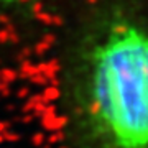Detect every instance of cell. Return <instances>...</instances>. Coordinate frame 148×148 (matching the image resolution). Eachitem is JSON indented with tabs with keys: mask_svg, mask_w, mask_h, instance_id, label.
Returning a JSON list of instances; mask_svg holds the SVG:
<instances>
[{
	"mask_svg": "<svg viewBox=\"0 0 148 148\" xmlns=\"http://www.w3.org/2000/svg\"><path fill=\"white\" fill-rule=\"evenodd\" d=\"M73 148H148V10L114 0L86 16L61 63Z\"/></svg>",
	"mask_w": 148,
	"mask_h": 148,
	"instance_id": "cell-1",
	"label": "cell"
},
{
	"mask_svg": "<svg viewBox=\"0 0 148 148\" xmlns=\"http://www.w3.org/2000/svg\"><path fill=\"white\" fill-rule=\"evenodd\" d=\"M23 2H28V0H0V7H12V5L23 3Z\"/></svg>",
	"mask_w": 148,
	"mask_h": 148,
	"instance_id": "cell-2",
	"label": "cell"
}]
</instances>
